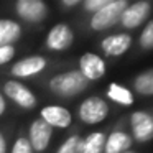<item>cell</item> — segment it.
Masks as SVG:
<instances>
[{"mask_svg":"<svg viewBox=\"0 0 153 153\" xmlns=\"http://www.w3.org/2000/svg\"><path fill=\"white\" fill-rule=\"evenodd\" d=\"M152 13H153V2H150V0H138V2L128 4L127 8L123 10V13L120 15L117 27H120L127 33L133 31L137 28H140L142 25H145Z\"/></svg>","mask_w":153,"mask_h":153,"instance_id":"cell-5","label":"cell"},{"mask_svg":"<svg viewBox=\"0 0 153 153\" xmlns=\"http://www.w3.org/2000/svg\"><path fill=\"white\" fill-rule=\"evenodd\" d=\"M110 4V0H84L82 5H81V10L84 12V13H97L99 10H102L105 5Z\"/></svg>","mask_w":153,"mask_h":153,"instance_id":"cell-22","label":"cell"},{"mask_svg":"<svg viewBox=\"0 0 153 153\" xmlns=\"http://www.w3.org/2000/svg\"><path fill=\"white\" fill-rule=\"evenodd\" d=\"M130 2L128 0H110V4L105 5L102 10L97 13L91 15L87 20V28L92 33H102V31H109L114 27L119 25L120 15L127 8Z\"/></svg>","mask_w":153,"mask_h":153,"instance_id":"cell-2","label":"cell"},{"mask_svg":"<svg viewBox=\"0 0 153 153\" xmlns=\"http://www.w3.org/2000/svg\"><path fill=\"white\" fill-rule=\"evenodd\" d=\"M125 153H138V152H135V150H128V152H125Z\"/></svg>","mask_w":153,"mask_h":153,"instance_id":"cell-27","label":"cell"},{"mask_svg":"<svg viewBox=\"0 0 153 153\" xmlns=\"http://www.w3.org/2000/svg\"><path fill=\"white\" fill-rule=\"evenodd\" d=\"M2 94L5 99L12 100L15 105H18L23 110H33L38 105V97L28 86H25L22 81L8 79L2 86Z\"/></svg>","mask_w":153,"mask_h":153,"instance_id":"cell-6","label":"cell"},{"mask_svg":"<svg viewBox=\"0 0 153 153\" xmlns=\"http://www.w3.org/2000/svg\"><path fill=\"white\" fill-rule=\"evenodd\" d=\"M127 127L133 143L145 145L153 142V109H137L128 114Z\"/></svg>","mask_w":153,"mask_h":153,"instance_id":"cell-3","label":"cell"},{"mask_svg":"<svg viewBox=\"0 0 153 153\" xmlns=\"http://www.w3.org/2000/svg\"><path fill=\"white\" fill-rule=\"evenodd\" d=\"M77 71L82 74V77L89 84L97 82L107 74V61L104 56L94 53V51H86L79 56Z\"/></svg>","mask_w":153,"mask_h":153,"instance_id":"cell-10","label":"cell"},{"mask_svg":"<svg viewBox=\"0 0 153 153\" xmlns=\"http://www.w3.org/2000/svg\"><path fill=\"white\" fill-rule=\"evenodd\" d=\"M0 153H8V140L2 130H0Z\"/></svg>","mask_w":153,"mask_h":153,"instance_id":"cell-25","label":"cell"},{"mask_svg":"<svg viewBox=\"0 0 153 153\" xmlns=\"http://www.w3.org/2000/svg\"><path fill=\"white\" fill-rule=\"evenodd\" d=\"M23 35V27L20 22L12 18H0V46L15 45Z\"/></svg>","mask_w":153,"mask_h":153,"instance_id":"cell-16","label":"cell"},{"mask_svg":"<svg viewBox=\"0 0 153 153\" xmlns=\"http://www.w3.org/2000/svg\"><path fill=\"white\" fill-rule=\"evenodd\" d=\"M8 109V104H7V99H5V96L2 94V91H0V117H4L5 112H7Z\"/></svg>","mask_w":153,"mask_h":153,"instance_id":"cell-26","label":"cell"},{"mask_svg":"<svg viewBox=\"0 0 153 153\" xmlns=\"http://www.w3.org/2000/svg\"><path fill=\"white\" fill-rule=\"evenodd\" d=\"M82 138L81 133H73L58 146L54 153H82Z\"/></svg>","mask_w":153,"mask_h":153,"instance_id":"cell-20","label":"cell"},{"mask_svg":"<svg viewBox=\"0 0 153 153\" xmlns=\"http://www.w3.org/2000/svg\"><path fill=\"white\" fill-rule=\"evenodd\" d=\"M133 145L135 143H133V138L128 132L127 117H125V119H120L110 132H107L104 153H125L128 150H132Z\"/></svg>","mask_w":153,"mask_h":153,"instance_id":"cell-9","label":"cell"},{"mask_svg":"<svg viewBox=\"0 0 153 153\" xmlns=\"http://www.w3.org/2000/svg\"><path fill=\"white\" fill-rule=\"evenodd\" d=\"M137 51L138 53L153 51V18L143 25V30L140 31L138 38H137Z\"/></svg>","mask_w":153,"mask_h":153,"instance_id":"cell-19","label":"cell"},{"mask_svg":"<svg viewBox=\"0 0 153 153\" xmlns=\"http://www.w3.org/2000/svg\"><path fill=\"white\" fill-rule=\"evenodd\" d=\"M50 61L48 58L41 56V54H31V56H25L18 59L10 66V76L15 79H27V77H35L41 74L48 68Z\"/></svg>","mask_w":153,"mask_h":153,"instance_id":"cell-12","label":"cell"},{"mask_svg":"<svg viewBox=\"0 0 153 153\" xmlns=\"http://www.w3.org/2000/svg\"><path fill=\"white\" fill-rule=\"evenodd\" d=\"M133 43H135V38L132 36L127 31H119V33H112L104 36L99 41V50L102 51V54L105 58H122L123 54H127L132 50Z\"/></svg>","mask_w":153,"mask_h":153,"instance_id":"cell-8","label":"cell"},{"mask_svg":"<svg viewBox=\"0 0 153 153\" xmlns=\"http://www.w3.org/2000/svg\"><path fill=\"white\" fill-rule=\"evenodd\" d=\"M132 92L140 97H153V68L140 71L132 77Z\"/></svg>","mask_w":153,"mask_h":153,"instance_id":"cell-17","label":"cell"},{"mask_svg":"<svg viewBox=\"0 0 153 153\" xmlns=\"http://www.w3.org/2000/svg\"><path fill=\"white\" fill-rule=\"evenodd\" d=\"M10 153H35V152H33V148H31L30 142H28L27 135L20 133V135L15 138V142L12 143Z\"/></svg>","mask_w":153,"mask_h":153,"instance_id":"cell-21","label":"cell"},{"mask_svg":"<svg viewBox=\"0 0 153 153\" xmlns=\"http://www.w3.org/2000/svg\"><path fill=\"white\" fill-rule=\"evenodd\" d=\"M89 87V82L82 77L77 69H69L58 73L48 79V89L51 94L63 99H73L77 97Z\"/></svg>","mask_w":153,"mask_h":153,"instance_id":"cell-1","label":"cell"},{"mask_svg":"<svg viewBox=\"0 0 153 153\" xmlns=\"http://www.w3.org/2000/svg\"><path fill=\"white\" fill-rule=\"evenodd\" d=\"M15 15L28 25H40L50 15V7L43 0H17L13 5Z\"/></svg>","mask_w":153,"mask_h":153,"instance_id":"cell-7","label":"cell"},{"mask_svg":"<svg viewBox=\"0 0 153 153\" xmlns=\"http://www.w3.org/2000/svg\"><path fill=\"white\" fill-rule=\"evenodd\" d=\"M110 114V105L104 97L89 96L77 105V119L84 125L102 123Z\"/></svg>","mask_w":153,"mask_h":153,"instance_id":"cell-4","label":"cell"},{"mask_svg":"<svg viewBox=\"0 0 153 153\" xmlns=\"http://www.w3.org/2000/svg\"><path fill=\"white\" fill-rule=\"evenodd\" d=\"M105 97L107 102L117 104L120 107H130L135 104V94L132 92V89L120 82H110L105 87Z\"/></svg>","mask_w":153,"mask_h":153,"instance_id":"cell-15","label":"cell"},{"mask_svg":"<svg viewBox=\"0 0 153 153\" xmlns=\"http://www.w3.org/2000/svg\"><path fill=\"white\" fill-rule=\"evenodd\" d=\"M40 119H43L51 128H68L73 123V114L69 109L63 105H58V104H50V105H45L40 110Z\"/></svg>","mask_w":153,"mask_h":153,"instance_id":"cell-14","label":"cell"},{"mask_svg":"<svg viewBox=\"0 0 153 153\" xmlns=\"http://www.w3.org/2000/svg\"><path fill=\"white\" fill-rule=\"evenodd\" d=\"M107 130H94L82 138V153H104Z\"/></svg>","mask_w":153,"mask_h":153,"instance_id":"cell-18","label":"cell"},{"mask_svg":"<svg viewBox=\"0 0 153 153\" xmlns=\"http://www.w3.org/2000/svg\"><path fill=\"white\" fill-rule=\"evenodd\" d=\"M74 43V30L68 23H56L50 28L45 38V48L53 53H63Z\"/></svg>","mask_w":153,"mask_h":153,"instance_id":"cell-11","label":"cell"},{"mask_svg":"<svg viewBox=\"0 0 153 153\" xmlns=\"http://www.w3.org/2000/svg\"><path fill=\"white\" fill-rule=\"evenodd\" d=\"M84 0H61L59 7L63 10H73V8H81Z\"/></svg>","mask_w":153,"mask_h":153,"instance_id":"cell-24","label":"cell"},{"mask_svg":"<svg viewBox=\"0 0 153 153\" xmlns=\"http://www.w3.org/2000/svg\"><path fill=\"white\" fill-rule=\"evenodd\" d=\"M17 54V48L15 45H8V46H0V66L8 64Z\"/></svg>","mask_w":153,"mask_h":153,"instance_id":"cell-23","label":"cell"},{"mask_svg":"<svg viewBox=\"0 0 153 153\" xmlns=\"http://www.w3.org/2000/svg\"><path fill=\"white\" fill-rule=\"evenodd\" d=\"M27 138L35 153H45V150H48L51 140H53V128L43 119L38 117L28 127Z\"/></svg>","mask_w":153,"mask_h":153,"instance_id":"cell-13","label":"cell"}]
</instances>
